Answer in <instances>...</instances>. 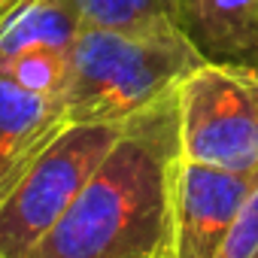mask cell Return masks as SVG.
Segmentation results:
<instances>
[{
	"label": "cell",
	"instance_id": "1",
	"mask_svg": "<svg viewBox=\"0 0 258 258\" xmlns=\"http://www.w3.org/2000/svg\"><path fill=\"white\" fill-rule=\"evenodd\" d=\"M179 164L176 91L124 131L61 222L28 258H170Z\"/></svg>",
	"mask_w": 258,
	"mask_h": 258
},
{
	"label": "cell",
	"instance_id": "2",
	"mask_svg": "<svg viewBox=\"0 0 258 258\" xmlns=\"http://www.w3.org/2000/svg\"><path fill=\"white\" fill-rule=\"evenodd\" d=\"M201 61L176 19L137 28L82 25L61 97L67 124H121L176 91Z\"/></svg>",
	"mask_w": 258,
	"mask_h": 258
},
{
	"label": "cell",
	"instance_id": "3",
	"mask_svg": "<svg viewBox=\"0 0 258 258\" xmlns=\"http://www.w3.org/2000/svg\"><path fill=\"white\" fill-rule=\"evenodd\" d=\"M179 155L258 173V67L201 61L176 85Z\"/></svg>",
	"mask_w": 258,
	"mask_h": 258
},
{
	"label": "cell",
	"instance_id": "4",
	"mask_svg": "<svg viewBox=\"0 0 258 258\" xmlns=\"http://www.w3.org/2000/svg\"><path fill=\"white\" fill-rule=\"evenodd\" d=\"M124 121L67 124L0 201V258H28L109 155Z\"/></svg>",
	"mask_w": 258,
	"mask_h": 258
},
{
	"label": "cell",
	"instance_id": "5",
	"mask_svg": "<svg viewBox=\"0 0 258 258\" xmlns=\"http://www.w3.org/2000/svg\"><path fill=\"white\" fill-rule=\"evenodd\" d=\"M258 173L219 170L179 155L170 258H219Z\"/></svg>",
	"mask_w": 258,
	"mask_h": 258
},
{
	"label": "cell",
	"instance_id": "6",
	"mask_svg": "<svg viewBox=\"0 0 258 258\" xmlns=\"http://www.w3.org/2000/svg\"><path fill=\"white\" fill-rule=\"evenodd\" d=\"M64 127L67 115L58 97L22 88L0 73V201Z\"/></svg>",
	"mask_w": 258,
	"mask_h": 258
},
{
	"label": "cell",
	"instance_id": "7",
	"mask_svg": "<svg viewBox=\"0 0 258 258\" xmlns=\"http://www.w3.org/2000/svg\"><path fill=\"white\" fill-rule=\"evenodd\" d=\"M173 19L204 61L258 67V0H173Z\"/></svg>",
	"mask_w": 258,
	"mask_h": 258
},
{
	"label": "cell",
	"instance_id": "8",
	"mask_svg": "<svg viewBox=\"0 0 258 258\" xmlns=\"http://www.w3.org/2000/svg\"><path fill=\"white\" fill-rule=\"evenodd\" d=\"M82 22L73 0H28L0 28V58L31 46H58L70 49Z\"/></svg>",
	"mask_w": 258,
	"mask_h": 258
},
{
	"label": "cell",
	"instance_id": "9",
	"mask_svg": "<svg viewBox=\"0 0 258 258\" xmlns=\"http://www.w3.org/2000/svg\"><path fill=\"white\" fill-rule=\"evenodd\" d=\"M67 70H70V49L58 46H31L19 49L7 58H0V73L19 82L22 88H31L46 97H64L67 85Z\"/></svg>",
	"mask_w": 258,
	"mask_h": 258
},
{
	"label": "cell",
	"instance_id": "10",
	"mask_svg": "<svg viewBox=\"0 0 258 258\" xmlns=\"http://www.w3.org/2000/svg\"><path fill=\"white\" fill-rule=\"evenodd\" d=\"M82 25L137 28L173 19V0H73Z\"/></svg>",
	"mask_w": 258,
	"mask_h": 258
},
{
	"label": "cell",
	"instance_id": "11",
	"mask_svg": "<svg viewBox=\"0 0 258 258\" xmlns=\"http://www.w3.org/2000/svg\"><path fill=\"white\" fill-rule=\"evenodd\" d=\"M255 255H258V176L246 195V204H243L219 258H255Z\"/></svg>",
	"mask_w": 258,
	"mask_h": 258
},
{
	"label": "cell",
	"instance_id": "12",
	"mask_svg": "<svg viewBox=\"0 0 258 258\" xmlns=\"http://www.w3.org/2000/svg\"><path fill=\"white\" fill-rule=\"evenodd\" d=\"M25 4H28V0H0V28H4L7 19H13Z\"/></svg>",
	"mask_w": 258,
	"mask_h": 258
},
{
	"label": "cell",
	"instance_id": "13",
	"mask_svg": "<svg viewBox=\"0 0 258 258\" xmlns=\"http://www.w3.org/2000/svg\"><path fill=\"white\" fill-rule=\"evenodd\" d=\"M255 258H258V255H255Z\"/></svg>",
	"mask_w": 258,
	"mask_h": 258
}]
</instances>
